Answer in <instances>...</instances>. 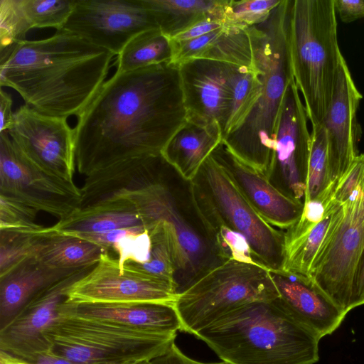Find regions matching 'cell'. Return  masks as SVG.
<instances>
[{"label":"cell","mask_w":364,"mask_h":364,"mask_svg":"<svg viewBox=\"0 0 364 364\" xmlns=\"http://www.w3.org/2000/svg\"><path fill=\"white\" fill-rule=\"evenodd\" d=\"M186 121L178 65L114 74L77 117L75 159L87 176L161 151Z\"/></svg>","instance_id":"6da1fadb"},{"label":"cell","mask_w":364,"mask_h":364,"mask_svg":"<svg viewBox=\"0 0 364 364\" xmlns=\"http://www.w3.org/2000/svg\"><path fill=\"white\" fill-rule=\"evenodd\" d=\"M0 85L37 112L80 115L106 81L115 55L63 28L0 50Z\"/></svg>","instance_id":"7a4b0ae2"},{"label":"cell","mask_w":364,"mask_h":364,"mask_svg":"<svg viewBox=\"0 0 364 364\" xmlns=\"http://www.w3.org/2000/svg\"><path fill=\"white\" fill-rule=\"evenodd\" d=\"M116 197L135 208L149 228L160 225L166 234L178 294L228 260L197 207L191 182L161 154L152 155L141 175Z\"/></svg>","instance_id":"3957f363"},{"label":"cell","mask_w":364,"mask_h":364,"mask_svg":"<svg viewBox=\"0 0 364 364\" xmlns=\"http://www.w3.org/2000/svg\"><path fill=\"white\" fill-rule=\"evenodd\" d=\"M227 364H314L320 338L278 297L244 304L194 335Z\"/></svg>","instance_id":"277c9868"},{"label":"cell","mask_w":364,"mask_h":364,"mask_svg":"<svg viewBox=\"0 0 364 364\" xmlns=\"http://www.w3.org/2000/svg\"><path fill=\"white\" fill-rule=\"evenodd\" d=\"M292 1L282 0L265 21L247 27L260 94L242 124L223 138L235 156L265 176L284 95L294 78L289 48Z\"/></svg>","instance_id":"5b68a950"},{"label":"cell","mask_w":364,"mask_h":364,"mask_svg":"<svg viewBox=\"0 0 364 364\" xmlns=\"http://www.w3.org/2000/svg\"><path fill=\"white\" fill-rule=\"evenodd\" d=\"M289 48L294 78L312 127L331 105L343 58L333 0H293Z\"/></svg>","instance_id":"8992f818"},{"label":"cell","mask_w":364,"mask_h":364,"mask_svg":"<svg viewBox=\"0 0 364 364\" xmlns=\"http://www.w3.org/2000/svg\"><path fill=\"white\" fill-rule=\"evenodd\" d=\"M64 302L44 337L50 346L48 355L74 364L150 361L166 352L176 337L79 316L68 312Z\"/></svg>","instance_id":"52a82bcc"},{"label":"cell","mask_w":364,"mask_h":364,"mask_svg":"<svg viewBox=\"0 0 364 364\" xmlns=\"http://www.w3.org/2000/svg\"><path fill=\"white\" fill-rule=\"evenodd\" d=\"M191 182L197 207L214 234L220 227L241 234L257 264L282 272L284 232L255 211L210 155Z\"/></svg>","instance_id":"ba28073f"},{"label":"cell","mask_w":364,"mask_h":364,"mask_svg":"<svg viewBox=\"0 0 364 364\" xmlns=\"http://www.w3.org/2000/svg\"><path fill=\"white\" fill-rule=\"evenodd\" d=\"M279 297L270 272L256 263L228 259L177 294L181 331L195 335L235 309Z\"/></svg>","instance_id":"9c48e42d"},{"label":"cell","mask_w":364,"mask_h":364,"mask_svg":"<svg viewBox=\"0 0 364 364\" xmlns=\"http://www.w3.org/2000/svg\"><path fill=\"white\" fill-rule=\"evenodd\" d=\"M343 206V218L314 262L309 279L348 313L351 310L354 272L364 248V193L361 186Z\"/></svg>","instance_id":"30bf717a"},{"label":"cell","mask_w":364,"mask_h":364,"mask_svg":"<svg viewBox=\"0 0 364 364\" xmlns=\"http://www.w3.org/2000/svg\"><path fill=\"white\" fill-rule=\"evenodd\" d=\"M67 119L43 114L23 105L14 112L7 132L32 164L51 177L74 183L75 134Z\"/></svg>","instance_id":"8fae6325"},{"label":"cell","mask_w":364,"mask_h":364,"mask_svg":"<svg viewBox=\"0 0 364 364\" xmlns=\"http://www.w3.org/2000/svg\"><path fill=\"white\" fill-rule=\"evenodd\" d=\"M0 190L1 195L60 220L79 208L82 198L75 183L51 177L32 164L7 132L0 133Z\"/></svg>","instance_id":"7c38bea8"},{"label":"cell","mask_w":364,"mask_h":364,"mask_svg":"<svg viewBox=\"0 0 364 364\" xmlns=\"http://www.w3.org/2000/svg\"><path fill=\"white\" fill-rule=\"evenodd\" d=\"M307 120L293 78L285 91L279 113L273 155L266 176L285 196L303 203L311 145Z\"/></svg>","instance_id":"4fadbf2b"},{"label":"cell","mask_w":364,"mask_h":364,"mask_svg":"<svg viewBox=\"0 0 364 364\" xmlns=\"http://www.w3.org/2000/svg\"><path fill=\"white\" fill-rule=\"evenodd\" d=\"M156 28L144 0H74L62 28L117 55L134 36Z\"/></svg>","instance_id":"5bb4252c"},{"label":"cell","mask_w":364,"mask_h":364,"mask_svg":"<svg viewBox=\"0 0 364 364\" xmlns=\"http://www.w3.org/2000/svg\"><path fill=\"white\" fill-rule=\"evenodd\" d=\"M176 286L124 267L109 252L69 287L65 301L73 304L174 303Z\"/></svg>","instance_id":"9a60e30c"},{"label":"cell","mask_w":364,"mask_h":364,"mask_svg":"<svg viewBox=\"0 0 364 364\" xmlns=\"http://www.w3.org/2000/svg\"><path fill=\"white\" fill-rule=\"evenodd\" d=\"M85 273L62 279L29 300L0 328V351L30 363L48 355L50 346L44 333L59 316L69 287Z\"/></svg>","instance_id":"2e32d148"},{"label":"cell","mask_w":364,"mask_h":364,"mask_svg":"<svg viewBox=\"0 0 364 364\" xmlns=\"http://www.w3.org/2000/svg\"><path fill=\"white\" fill-rule=\"evenodd\" d=\"M233 65L208 59L178 65L186 120L218 125L223 136L231 108Z\"/></svg>","instance_id":"e0dca14e"},{"label":"cell","mask_w":364,"mask_h":364,"mask_svg":"<svg viewBox=\"0 0 364 364\" xmlns=\"http://www.w3.org/2000/svg\"><path fill=\"white\" fill-rule=\"evenodd\" d=\"M362 97L343 57L333 98L321 124L327 134L331 180L336 184L358 155L361 129L357 111Z\"/></svg>","instance_id":"ac0fdd59"},{"label":"cell","mask_w":364,"mask_h":364,"mask_svg":"<svg viewBox=\"0 0 364 364\" xmlns=\"http://www.w3.org/2000/svg\"><path fill=\"white\" fill-rule=\"evenodd\" d=\"M255 211L269 225L287 230L301 216L304 203L274 187L267 176L239 159L223 141L210 154Z\"/></svg>","instance_id":"d6986e66"},{"label":"cell","mask_w":364,"mask_h":364,"mask_svg":"<svg viewBox=\"0 0 364 364\" xmlns=\"http://www.w3.org/2000/svg\"><path fill=\"white\" fill-rule=\"evenodd\" d=\"M279 297L293 314L320 338L331 334L347 312L309 279L269 271Z\"/></svg>","instance_id":"ffe728a7"},{"label":"cell","mask_w":364,"mask_h":364,"mask_svg":"<svg viewBox=\"0 0 364 364\" xmlns=\"http://www.w3.org/2000/svg\"><path fill=\"white\" fill-rule=\"evenodd\" d=\"M65 309L75 315L159 333H176L181 323L169 302L73 304L65 301Z\"/></svg>","instance_id":"44dd1931"},{"label":"cell","mask_w":364,"mask_h":364,"mask_svg":"<svg viewBox=\"0 0 364 364\" xmlns=\"http://www.w3.org/2000/svg\"><path fill=\"white\" fill-rule=\"evenodd\" d=\"M171 41V63L179 65L191 59H208L237 65L255 67L247 27L227 23L221 28L197 38Z\"/></svg>","instance_id":"7402d4cb"},{"label":"cell","mask_w":364,"mask_h":364,"mask_svg":"<svg viewBox=\"0 0 364 364\" xmlns=\"http://www.w3.org/2000/svg\"><path fill=\"white\" fill-rule=\"evenodd\" d=\"M343 215L333 200L321 220L305 229L291 226L284 232L282 273L309 279L312 267L330 241Z\"/></svg>","instance_id":"603a6c76"},{"label":"cell","mask_w":364,"mask_h":364,"mask_svg":"<svg viewBox=\"0 0 364 364\" xmlns=\"http://www.w3.org/2000/svg\"><path fill=\"white\" fill-rule=\"evenodd\" d=\"M87 272L53 269L34 258L26 259L0 277V328L40 291L67 277Z\"/></svg>","instance_id":"cb8c5ba5"},{"label":"cell","mask_w":364,"mask_h":364,"mask_svg":"<svg viewBox=\"0 0 364 364\" xmlns=\"http://www.w3.org/2000/svg\"><path fill=\"white\" fill-rule=\"evenodd\" d=\"M222 140L218 125L203 126L186 120L161 154L186 180L191 181Z\"/></svg>","instance_id":"d4e9b609"},{"label":"cell","mask_w":364,"mask_h":364,"mask_svg":"<svg viewBox=\"0 0 364 364\" xmlns=\"http://www.w3.org/2000/svg\"><path fill=\"white\" fill-rule=\"evenodd\" d=\"M106 252H109L102 247L81 238L48 232L46 227L38 234L33 258L50 269L85 272Z\"/></svg>","instance_id":"484cf974"},{"label":"cell","mask_w":364,"mask_h":364,"mask_svg":"<svg viewBox=\"0 0 364 364\" xmlns=\"http://www.w3.org/2000/svg\"><path fill=\"white\" fill-rule=\"evenodd\" d=\"M159 28L170 39L206 17L225 21L228 0H144Z\"/></svg>","instance_id":"4316f807"},{"label":"cell","mask_w":364,"mask_h":364,"mask_svg":"<svg viewBox=\"0 0 364 364\" xmlns=\"http://www.w3.org/2000/svg\"><path fill=\"white\" fill-rule=\"evenodd\" d=\"M173 57L171 39L160 28L142 31L134 36L117 55L115 73L170 63Z\"/></svg>","instance_id":"83f0119b"},{"label":"cell","mask_w":364,"mask_h":364,"mask_svg":"<svg viewBox=\"0 0 364 364\" xmlns=\"http://www.w3.org/2000/svg\"><path fill=\"white\" fill-rule=\"evenodd\" d=\"M231 80L230 113L223 138L242 124L260 94L261 82L255 66L233 65Z\"/></svg>","instance_id":"f1b7e54d"},{"label":"cell","mask_w":364,"mask_h":364,"mask_svg":"<svg viewBox=\"0 0 364 364\" xmlns=\"http://www.w3.org/2000/svg\"><path fill=\"white\" fill-rule=\"evenodd\" d=\"M311 145L304 203L327 194H333L336 183L331 182L328 155V140L323 125L312 127Z\"/></svg>","instance_id":"f546056e"},{"label":"cell","mask_w":364,"mask_h":364,"mask_svg":"<svg viewBox=\"0 0 364 364\" xmlns=\"http://www.w3.org/2000/svg\"><path fill=\"white\" fill-rule=\"evenodd\" d=\"M29 30L53 28L61 29L69 18L74 0H18Z\"/></svg>","instance_id":"4dcf8cb0"},{"label":"cell","mask_w":364,"mask_h":364,"mask_svg":"<svg viewBox=\"0 0 364 364\" xmlns=\"http://www.w3.org/2000/svg\"><path fill=\"white\" fill-rule=\"evenodd\" d=\"M38 234L1 230L0 277L27 259L33 258Z\"/></svg>","instance_id":"1f68e13d"},{"label":"cell","mask_w":364,"mask_h":364,"mask_svg":"<svg viewBox=\"0 0 364 364\" xmlns=\"http://www.w3.org/2000/svg\"><path fill=\"white\" fill-rule=\"evenodd\" d=\"M282 0H228L224 9L226 22L242 27L265 21Z\"/></svg>","instance_id":"d6a6232c"},{"label":"cell","mask_w":364,"mask_h":364,"mask_svg":"<svg viewBox=\"0 0 364 364\" xmlns=\"http://www.w3.org/2000/svg\"><path fill=\"white\" fill-rule=\"evenodd\" d=\"M29 31L18 0H1L0 50L26 41V34Z\"/></svg>","instance_id":"836d02e7"},{"label":"cell","mask_w":364,"mask_h":364,"mask_svg":"<svg viewBox=\"0 0 364 364\" xmlns=\"http://www.w3.org/2000/svg\"><path fill=\"white\" fill-rule=\"evenodd\" d=\"M364 182V154L354 159L349 168L338 181L333 194V200L344 204Z\"/></svg>","instance_id":"e575fe53"},{"label":"cell","mask_w":364,"mask_h":364,"mask_svg":"<svg viewBox=\"0 0 364 364\" xmlns=\"http://www.w3.org/2000/svg\"><path fill=\"white\" fill-rule=\"evenodd\" d=\"M227 23L226 21L215 17H206L198 21L183 31L176 35L171 41L174 42H181L190 41L213 31L223 28Z\"/></svg>","instance_id":"d590c367"},{"label":"cell","mask_w":364,"mask_h":364,"mask_svg":"<svg viewBox=\"0 0 364 364\" xmlns=\"http://www.w3.org/2000/svg\"><path fill=\"white\" fill-rule=\"evenodd\" d=\"M336 12L343 23L364 18L363 0H333Z\"/></svg>","instance_id":"8d00e7d4"},{"label":"cell","mask_w":364,"mask_h":364,"mask_svg":"<svg viewBox=\"0 0 364 364\" xmlns=\"http://www.w3.org/2000/svg\"><path fill=\"white\" fill-rule=\"evenodd\" d=\"M147 364H227L222 363H202L195 360L185 354L177 347L175 341L163 354L153 358Z\"/></svg>","instance_id":"74e56055"},{"label":"cell","mask_w":364,"mask_h":364,"mask_svg":"<svg viewBox=\"0 0 364 364\" xmlns=\"http://www.w3.org/2000/svg\"><path fill=\"white\" fill-rule=\"evenodd\" d=\"M364 304V248L354 272L350 309Z\"/></svg>","instance_id":"f35d334b"},{"label":"cell","mask_w":364,"mask_h":364,"mask_svg":"<svg viewBox=\"0 0 364 364\" xmlns=\"http://www.w3.org/2000/svg\"><path fill=\"white\" fill-rule=\"evenodd\" d=\"M13 100L11 95L3 90H0V133L7 132L14 122V112L12 111Z\"/></svg>","instance_id":"ab89813d"},{"label":"cell","mask_w":364,"mask_h":364,"mask_svg":"<svg viewBox=\"0 0 364 364\" xmlns=\"http://www.w3.org/2000/svg\"><path fill=\"white\" fill-rule=\"evenodd\" d=\"M149 361H142L129 364H147ZM33 364H74L64 359L58 358L50 355H45L38 358Z\"/></svg>","instance_id":"60d3db41"},{"label":"cell","mask_w":364,"mask_h":364,"mask_svg":"<svg viewBox=\"0 0 364 364\" xmlns=\"http://www.w3.org/2000/svg\"><path fill=\"white\" fill-rule=\"evenodd\" d=\"M0 360H2L5 364H33L11 356L3 351H0Z\"/></svg>","instance_id":"b9f144b4"},{"label":"cell","mask_w":364,"mask_h":364,"mask_svg":"<svg viewBox=\"0 0 364 364\" xmlns=\"http://www.w3.org/2000/svg\"><path fill=\"white\" fill-rule=\"evenodd\" d=\"M0 364H5L2 360H0Z\"/></svg>","instance_id":"7bdbcfd3"}]
</instances>
